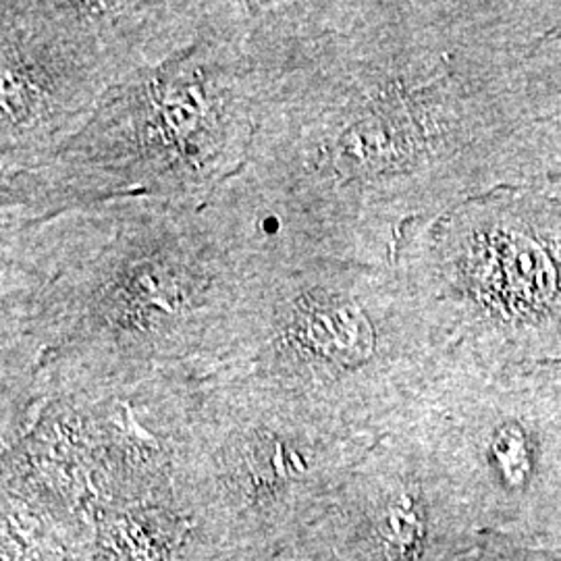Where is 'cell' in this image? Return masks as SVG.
<instances>
[{
  "mask_svg": "<svg viewBox=\"0 0 561 561\" xmlns=\"http://www.w3.org/2000/svg\"><path fill=\"white\" fill-rule=\"evenodd\" d=\"M256 131L206 202L261 264H393L561 162V2H248Z\"/></svg>",
  "mask_w": 561,
  "mask_h": 561,
  "instance_id": "1",
  "label": "cell"
},
{
  "mask_svg": "<svg viewBox=\"0 0 561 561\" xmlns=\"http://www.w3.org/2000/svg\"><path fill=\"white\" fill-rule=\"evenodd\" d=\"M0 222L4 354L41 366L225 356L254 264L210 208L113 201Z\"/></svg>",
  "mask_w": 561,
  "mask_h": 561,
  "instance_id": "2",
  "label": "cell"
},
{
  "mask_svg": "<svg viewBox=\"0 0 561 561\" xmlns=\"http://www.w3.org/2000/svg\"><path fill=\"white\" fill-rule=\"evenodd\" d=\"M248 32V2H215L196 41L113 88L50 161L0 180V219L113 201L202 208L245 167L254 140Z\"/></svg>",
  "mask_w": 561,
  "mask_h": 561,
  "instance_id": "3",
  "label": "cell"
},
{
  "mask_svg": "<svg viewBox=\"0 0 561 561\" xmlns=\"http://www.w3.org/2000/svg\"><path fill=\"white\" fill-rule=\"evenodd\" d=\"M393 264L447 352L561 356V198L503 187L408 225Z\"/></svg>",
  "mask_w": 561,
  "mask_h": 561,
  "instance_id": "4",
  "label": "cell"
},
{
  "mask_svg": "<svg viewBox=\"0 0 561 561\" xmlns=\"http://www.w3.org/2000/svg\"><path fill=\"white\" fill-rule=\"evenodd\" d=\"M213 2L0 4V180L38 169L106 94L201 36Z\"/></svg>",
  "mask_w": 561,
  "mask_h": 561,
  "instance_id": "5",
  "label": "cell"
},
{
  "mask_svg": "<svg viewBox=\"0 0 561 561\" xmlns=\"http://www.w3.org/2000/svg\"><path fill=\"white\" fill-rule=\"evenodd\" d=\"M447 354L421 296L396 264H254L222 358L324 393Z\"/></svg>",
  "mask_w": 561,
  "mask_h": 561,
  "instance_id": "6",
  "label": "cell"
}]
</instances>
